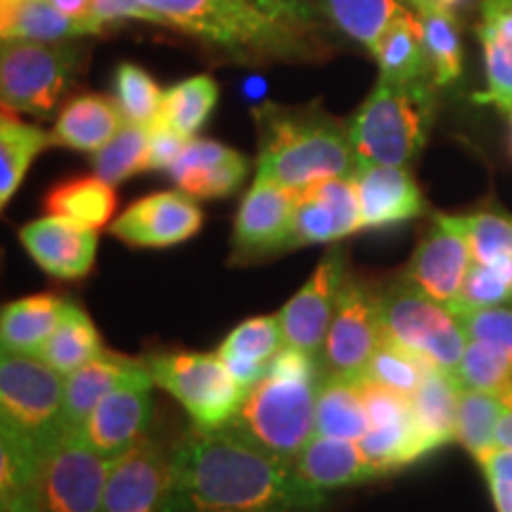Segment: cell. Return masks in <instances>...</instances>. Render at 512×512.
Listing matches in <instances>:
<instances>
[{
	"label": "cell",
	"mask_w": 512,
	"mask_h": 512,
	"mask_svg": "<svg viewBox=\"0 0 512 512\" xmlns=\"http://www.w3.org/2000/svg\"><path fill=\"white\" fill-rule=\"evenodd\" d=\"M325 503V491L306 484L292 463L221 427L192 430L171 448L159 512H320Z\"/></svg>",
	"instance_id": "cell-1"
},
{
	"label": "cell",
	"mask_w": 512,
	"mask_h": 512,
	"mask_svg": "<svg viewBox=\"0 0 512 512\" xmlns=\"http://www.w3.org/2000/svg\"><path fill=\"white\" fill-rule=\"evenodd\" d=\"M166 24L242 64L316 60L330 50L309 0H140Z\"/></svg>",
	"instance_id": "cell-2"
},
{
	"label": "cell",
	"mask_w": 512,
	"mask_h": 512,
	"mask_svg": "<svg viewBox=\"0 0 512 512\" xmlns=\"http://www.w3.org/2000/svg\"><path fill=\"white\" fill-rule=\"evenodd\" d=\"M254 117L259 128L256 176L299 192L325 178L351 176L356 171L358 159L349 126L339 124L318 105H261Z\"/></svg>",
	"instance_id": "cell-3"
},
{
	"label": "cell",
	"mask_w": 512,
	"mask_h": 512,
	"mask_svg": "<svg viewBox=\"0 0 512 512\" xmlns=\"http://www.w3.org/2000/svg\"><path fill=\"white\" fill-rule=\"evenodd\" d=\"M434 83L377 81L349 121V138L361 164L406 166L427 143L434 121Z\"/></svg>",
	"instance_id": "cell-4"
},
{
	"label": "cell",
	"mask_w": 512,
	"mask_h": 512,
	"mask_svg": "<svg viewBox=\"0 0 512 512\" xmlns=\"http://www.w3.org/2000/svg\"><path fill=\"white\" fill-rule=\"evenodd\" d=\"M320 382L266 375L249 389L228 430L271 456L294 463L316 434V396Z\"/></svg>",
	"instance_id": "cell-5"
},
{
	"label": "cell",
	"mask_w": 512,
	"mask_h": 512,
	"mask_svg": "<svg viewBox=\"0 0 512 512\" xmlns=\"http://www.w3.org/2000/svg\"><path fill=\"white\" fill-rule=\"evenodd\" d=\"M382 337L408 351L427 368L456 377L467 335L444 304L399 278L380 290Z\"/></svg>",
	"instance_id": "cell-6"
},
{
	"label": "cell",
	"mask_w": 512,
	"mask_h": 512,
	"mask_svg": "<svg viewBox=\"0 0 512 512\" xmlns=\"http://www.w3.org/2000/svg\"><path fill=\"white\" fill-rule=\"evenodd\" d=\"M143 366L157 387L181 403L200 432L226 427L247 396L216 351H159L145 356Z\"/></svg>",
	"instance_id": "cell-7"
},
{
	"label": "cell",
	"mask_w": 512,
	"mask_h": 512,
	"mask_svg": "<svg viewBox=\"0 0 512 512\" xmlns=\"http://www.w3.org/2000/svg\"><path fill=\"white\" fill-rule=\"evenodd\" d=\"M79 62L81 50L67 41H0V110L50 117L72 86Z\"/></svg>",
	"instance_id": "cell-8"
},
{
	"label": "cell",
	"mask_w": 512,
	"mask_h": 512,
	"mask_svg": "<svg viewBox=\"0 0 512 512\" xmlns=\"http://www.w3.org/2000/svg\"><path fill=\"white\" fill-rule=\"evenodd\" d=\"M62 382L41 358L0 349V425L41 453L60 437Z\"/></svg>",
	"instance_id": "cell-9"
},
{
	"label": "cell",
	"mask_w": 512,
	"mask_h": 512,
	"mask_svg": "<svg viewBox=\"0 0 512 512\" xmlns=\"http://www.w3.org/2000/svg\"><path fill=\"white\" fill-rule=\"evenodd\" d=\"M114 460L102 458L76 434H60L38 458L31 508L34 512H100Z\"/></svg>",
	"instance_id": "cell-10"
},
{
	"label": "cell",
	"mask_w": 512,
	"mask_h": 512,
	"mask_svg": "<svg viewBox=\"0 0 512 512\" xmlns=\"http://www.w3.org/2000/svg\"><path fill=\"white\" fill-rule=\"evenodd\" d=\"M380 290L366 278L347 275L335 316L320 349V366L328 375H363L382 339Z\"/></svg>",
	"instance_id": "cell-11"
},
{
	"label": "cell",
	"mask_w": 512,
	"mask_h": 512,
	"mask_svg": "<svg viewBox=\"0 0 512 512\" xmlns=\"http://www.w3.org/2000/svg\"><path fill=\"white\" fill-rule=\"evenodd\" d=\"M297 192L256 176L242 197L230 240V264H256L287 252Z\"/></svg>",
	"instance_id": "cell-12"
},
{
	"label": "cell",
	"mask_w": 512,
	"mask_h": 512,
	"mask_svg": "<svg viewBox=\"0 0 512 512\" xmlns=\"http://www.w3.org/2000/svg\"><path fill=\"white\" fill-rule=\"evenodd\" d=\"M152 387L155 382L147 370L121 382L93 408V413L74 434L102 458H119L150 430L155 415Z\"/></svg>",
	"instance_id": "cell-13"
},
{
	"label": "cell",
	"mask_w": 512,
	"mask_h": 512,
	"mask_svg": "<svg viewBox=\"0 0 512 512\" xmlns=\"http://www.w3.org/2000/svg\"><path fill=\"white\" fill-rule=\"evenodd\" d=\"M347 275V256L342 249H328L302 290L278 313L287 347L302 349L313 356L320 354Z\"/></svg>",
	"instance_id": "cell-14"
},
{
	"label": "cell",
	"mask_w": 512,
	"mask_h": 512,
	"mask_svg": "<svg viewBox=\"0 0 512 512\" xmlns=\"http://www.w3.org/2000/svg\"><path fill=\"white\" fill-rule=\"evenodd\" d=\"M204 214L195 197L183 190H162L140 197L112 221V235L128 247L166 249L195 238Z\"/></svg>",
	"instance_id": "cell-15"
},
{
	"label": "cell",
	"mask_w": 512,
	"mask_h": 512,
	"mask_svg": "<svg viewBox=\"0 0 512 512\" xmlns=\"http://www.w3.org/2000/svg\"><path fill=\"white\" fill-rule=\"evenodd\" d=\"M470 259V247L456 219L437 214L432 228L420 238L401 278L451 311L460 299Z\"/></svg>",
	"instance_id": "cell-16"
},
{
	"label": "cell",
	"mask_w": 512,
	"mask_h": 512,
	"mask_svg": "<svg viewBox=\"0 0 512 512\" xmlns=\"http://www.w3.org/2000/svg\"><path fill=\"white\" fill-rule=\"evenodd\" d=\"M363 230L361 207L351 176L325 178L297 192L287 252L337 242Z\"/></svg>",
	"instance_id": "cell-17"
},
{
	"label": "cell",
	"mask_w": 512,
	"mask_h": 512,
	"mask_svg": "<svg viewBox=\"0 0 512 512\" xmlns=\"http://www.w3.org/2000/svg\"><path fill=\"white\" fill-rule=\"evenodd\" d=\"M171 448L145 437L112 463L100 512H159L169 486Z\"/></svg>",
	"instance_id": "cell-18"
},
{
	"label": "cell",
	"mask_w": 512,
	"mask_h": 512,
	"mask_svg": "<svg viewBox=\"0 0 512 512\" xmlns=\"http://www.w3.org/2000/svg\"><path fill=\"white\" fill-rule=\"evenodd\" d=\"M19 240L38 268L57 280H81L93 271L98 233L60 216H43L19 230Z\"/></svg>",
	"instance_id": "cell-19"
},
{
	"label": "cell",
	"mask_w": 512,
	"mask_h": 512,
	"mask_svg": "<svg viewBox=\"0 0 512 512\" xmlns=\"http://www.w3.org/2000/svg\"><path fill=\"white\" fill-rule=\"evenodd\" d=\"M247 159L233 147L209 138H190L166 174L195 200H221L240 190L247 176Z\"/></svg>",
	"instance_id": "cell-20"
},
{
	"label": "cell",
	"mask_w": 512,
	"mask_h": 512,
	"mask_svg": "<svg viewBox=\"0 0 512 512\" xmlns=\"http://www.w3.org/2000/svg\"><path fill=\"white\" fill-rule=\"evenodd\" d=\"M351 181L356 185L363 230H380L411 221L425 209V197L406 166L358 162Z\"/></svg>",
	"instance_id": "cell-21"
},
{
	"label": "cell",
	"mask_w": 512,
	"mask_h": 512,
	"mask_svg": "<svg viewBox=\"0 0 512 512\" xmlns=\"http://www.w3.org/2000/svg\"><path fill=\"white\" fill-rule=\"evenodd\" d=\"M145 373L143 361L102 351L86 366L69 373L62 382V408H60V434H74L86 422L93 408L105 399L121 382Z\"/></svg>",
	"instance_id": "cell-22"
},
{
	"label": "cell",
	"mask_w": 512,
	"mask_h": 512,
	"mask_svg": "<svg viewBox=\"0 0 512 512\" xmlns=\"http://www.w3.org/2000/svg\"><path fill=\"white\" fill-rule=\"evenodd\" d=\"M292 465L306 484L320 491L358 486L382 477L363 453L361 444L349 439L318 437V434H313Z\"/></svg>",
	"instance_id": "cell-23"
},
{
	"label": "cell",
	"mask_w": 512,
	"mask_h": 512,
	"mask_svg": "<svg viewBox=\"0 0 512 512\" xmlns=\"http://www.w3.org/2000/svg\"><path fill=\"white\" fill-rule=\"evenodd\" d=\"M283 344V328H280L278 313L275 316H254L235 325L216 354L223 358L230 375L238 380L240 387L249 392L254 384L264 380L268 363Z\"/></svg>",
	"instance_id": "cell-24"
},
{
	"label": "cell",
	"mask_w": 512,
	"mask_h": 512,
	"mask_svg": "<svg viewBox=\"0 0 512 512\" xmlns=\"http://www.w3.org/2000/svg\"><path fill=\"white\" fill-rule=\"evenodd\" d=\"M126 126L119 105L100 93L76 95L57 114L55 145L72 147L76 152H98Z\"/></svg>",
	"instance_id": "cell-25"
},
{
	"label": "cell",
	"mask_w": 512,
	"mask_h": 512,
	"mask_svg": "<svg viewBox=\"0 0 512 512\" xmlns=\"http://www.w3.org/2000/svg\"><path fill=\"white\" fill-rule=\"evenodd\" d=\"M67 299L41 292L5 304L0 309V349L36 356L60 325Z\"/></svg>",
	"instance_id": "cell-26"
},
{
	"label": "cell",
	"mask_w": 512,
	"mask_h": 512,
	"mask_svg": "<svg viewBox=\"0 0 512 512\" xmlns=\"http://www.w3.org/2000/svg\"><path fill=\"white\" fill-rule=\"evenodd\" d=\"M43 209L50 216H60L64 221L98 233L112 226V216L117 211V192H114V185L98 176L64 178L46 192Z\"/></svg>",
	"instance_id": "cell-27"
},
{
	"label": "cell",
	"mask_w": 512,
	"mask_h": 512,
	"mask_svg": "<svg viewBox=\"0 0 512 512\" xmlns=\"http://www.w3.org/2000/svg\"><path fill=\"white\" fill-rule=\"evenodd\" d=\"M458 392L460 384L456 377L430 368L420 389L413 394L411 411L415 432L425 453L430 456L439 446L456 439L458 418Z\"/></svg>",
	"instance_id": "cell-28"
},
{
	"label": "cell",
	"mask_w": 512,
	"mask_h": 512,
	"mask_svg": "<svg viewBox=\"0 0 512 512\" xmlns=\"http://www.w3.org/2000/svg\"><path fill=\"white\" fill-rule=\"evenodd\" d=\"M373 55L380 64V79L389 83L432 81L430 62L422 46L418 17L403 8L380 36Z\"/></svg>",
	"instance_id": "cell-29"
},
{
	"label": "cell",
	"mask_w": 512,
	"mask_h": 512,
	"mask_svg": "<svg viewBox=\"0 0 512 512\" xmlns=\"http://www.w3.org/2000/svg\"><path fill=\"white\" fill-rule=\"evenodd\" d=\"M370 430L366 403L358 392L356 375H328L318 387L316 396V434L361 441Z\"/></svg>",
	"instance_id": "cell-30"
},
{
	"label": "cell",
	"mask_w": 512,
	"mask_h": 512,
	"mask_svg": "<svg viewBox=\"0 0 512 512\" xmlns=\"http://www.w3.org/2000/svg\"><path fill=\"white\" fill-rule=\"evenodd\" d=\"M422 29V46L434 86H448L463 74V41L451 10L439 0H408Z\"/></svg>",
	"instance_id": "cell-31"
},
{
	"label": "cell",
	"mask_w": 512,
	"mask_h": 512,
	"mask_svg": "<svg viewBox=\"0 0 512 512\" xmlns=\"http://www.w3.org/2000/svg\"><path fill=\"white\" fill-rule=\"evenodd\" d=\"M50 145H55L53 133L0 110V211L19 190L36 157Z\"/></svg>",
	"instance_id": "cell-32"
},
{
	"label": "cell",
	"mask_w": 512,
	"mask_h": 512,
	"mask_svg": "<svg viewBox=\"0 0 512 512\" xmlns=\"http://www.w3.org/2000/svg\"><path fill=\"white\" fill-rule=\"evenodd\" d=\"M102 351H105V344H102V337L91 316L79 304L67 302L60 325L50 335L38 358L53 368L57 375L67 377L74 370L86 366L88 361H93L95 356H100Z\"/></svg>",
	"instance_id": "cell-33"
},
{
	"label": "cell",
	"mask_w": 512,
	"mask_h": 512,
	"mask_svg": "<svg viewBox=\"0 0 512 512\" xmlns=\"http://www.w3.org/2000/svg\"><path fill=\"white\" fill-rule=\"evenodd\" d=\"M88 34L91 31L62 15L50 0H0V41L24 38L57 43Z\"/></svg>",
	"instance_id": "cell-34"
},
{
	"label": "cell",
	"mask_w": 512,
	"mask_h": 512,
	"mask_svg": "<svg viewBox=\"0 0 512 512\" xmlns=\"http://www.w3.org/2000/svg\"><path fill=\"white\" fill-rule=\"evenodd\" d=\"M219 105V83L209 74H195L166 88L162 110L152 126H164L183 138H195Z\"/></svg>",
	"instance_id": "cell-35"
},
{
	"label": "cell",
	"mask_w": 512,
	"mask_h": 512,
	"mask_svg": "<svg viewBox=\"0 0 512 512\" xmlns=\"http://www.w3.org/2000/svg\"><path fill=\"white\" fill-rule=\"evenodd\" d=\"M503 415L501 394L463 389L458 392L456 441L479 463L496 446V427Z\"/></svg>",
	"instance_id": "cell-36"
},
{
	"label": "cell",
	"mask_w": 512,
	"mask_h": 512,
	"mask_svg": "<svg viewBox=\"0 0 512 512\" xmlns=\"http://www.w3.org/2000/svg\"><path fill=\"white\" fill-rule=\"evenodd\" d=\"M316 3L344 34L363 43L370 53L394 17L403 10L399 0H316Z\"/></svg>",
	"instance_id": "cell-37"
},
{
	"label": "cell",
	"mask_w": 512,
	"mask_h": 512,
	"mask_svg": "<svg viewBox=\"0 0 512 512\" xmlns=\"http://www.w3.org/2000/svg\"><path fill=\"white\" fill-rule=\"evenodd\" d=\"M93 171L110 185L150 171V128L126 124L110 143L93 152Z\"/></svg>",
	"instance_id": "cell-38"
},
{
	"label": "cell",
	"mask_w": 512,
	"mask_h": 512,
	"mask_svg": "<svg viewBox=\"0 0 512 512\" xmlns=\"http://www.w3.org/2000/svg\"><path fill=\"white\" fill-rule=\"evenodd\" d=\"M456 382L463 389L505 394L512 387V351L482 342V339H472L460 358Z\"/></svg>",
	"instance_id": "cell-39"
},
{
	"label": "cell",
	"mask_w": 512,
	"mask_h": 512,
	"mask_svg": "<svg viewBox=\"0 0 512 512\" xmlns=\"http://www.w3.org/2000/svg\"><path fill=\"white\" fill-rule=\"evenodd\" d=\"M164 91L150 72L133 62H121L114 69V102L126 124L150 128L162 110Z\"/></svg>",
	"instance_id": "cell-40"
},
{
	"label": "cell",
	"mask_w": 512,
	"mask_h": 512,
	"mask_svg": "<svg viewBox=\"0 0 512 512\" xmlns=\"http://www.w3.org/2000/svg\"><path fill=\"white\" fill-rule=\"evenodd\" d=\"M512 302V256L491 261V264H475L467 268L463 290L458 304L451 313L463 309H489Z\"/></svg>",
	"instance_id": "cell-41"
},
{
	"label": "cell",
	"mask_w": 512,
	"mask_h": 512,
	"mask_svg": "<svg viewBox=\"0 0 512 512\" xmlns=\"http://www.w3.org/2000/svg\"><path fill=\"white\" fill-rule=\"evenodd\" d=\"M427 370L430 368L425 363L382 337L363 375L396 394L406 396V399H413V394L418 392L422 380H425Z\"/></svg>",
	"instance_id": "cell-42"
},
{
	"label": "cell",
	"mask_w": 512,
	"mask_h": 512,
	"mask_svg": "<svg viewBox=\"0 0 512 512\" xmlns=\"http://www.w3.org/2000/svg\"><path fill=\"white\" fill-rule=\"evenodd\" d=\"M460 233L465 235L475 264H491V261L512 256V219L510 216L479 211L470 216H453Z\"/></svg>",
	"instance_id": "cell-43"
},
{
	"label": "cell",
	"mask_w": 512,
	"mask_h": 512,
	"mask_svg": "<svg viewBox=\"0 0 512 512\" xmlns=\"http://www.w3.org/2000/svg\"><path fill=\"white\" fill-rule=\"evenodd\" d=\"M38 453L0 425V501L29 491L34 484Z\"/></svg>",
	"instance_id": "cell-44"
},
{
	"label": "cell",
	"mask_w": 512,
	"mask_h": 512,
	"mask_svg": "<svg viewBox=\"0 0 512 512\" xmlns=\"http://www.w3.org/2000/svg\"><path fill=\"white\" fill-rule=\"evenodd\" d=\"M463 325L467 339H482V342L498 344L512 351V309L489 306V309H463L453 313Z\"/></svg>",
	"instance_id": "cell-45"
},
{
	"label": "cell",
	"mask_w": 512,
	"mask_h": 512,
	"mask_svg": "<svg viewBox=\"0 0 512 512\" xmlns=\"http://www.w3.org/2000/svg\"><path fill=\"white\" fill-rule=\"evenodd\" d=\"M479 38H489L512 60V0H484Z\"/></svg>",
	"instance_id": "cell-46"
},
{
	"label": "cell",
	"mask_w": 512,
	"mask_h": 512,
	"mask_svg": "<svg viewBox=\"0 0 512 512\" xmlns=\"http://www.w3.org/2000/svg\"><path fill=\"white\" fill-rule=\"evenodd\" d=\"M93 17L102 27L114 22H126V19H138V22L147 24H166V19L159 12L150 10L140 0H93Z\"/></svg>",
	"instance_id": "cell-47"
},
{
	"label": "cell",
	"mask_w": 512,
	"mask_h": 512,
	"mask_svg": "<svg viewBox=\"0 0 512 512\" xmlns=\"http://www.w3.org/2000/svg\"><path fill=\"white\" fill-rule=\"evenodd\" d=\"M188 140L164 126H150V171H169Z\"/></svg>",
	"instance_id": "cell-48"
},
{
	"label": "cell",
	"mask_w": 512,
	"mask_h": 512,
	"mask_svg": "<svg viewBox=\"0 0 512 512\" xmlns=\"http://www.w3.org/2000/svg\"><path fill=\"white\" fill-rule=\"evenodd\" d=\"M486 479H503L512 482V448L494 446L486 456L479 460Z\"/></svg>",
	"instance_id": "cell-49"
},
{
	"label": "cell",
	"mask_w": 512,
	"mask_h": 512,
	"mask_svg": "<svg viewBox=\"0 0 512 512\" xmlns=\"http://www.w3.org/2000/svg\"><path fill=\"white\" fill-rule=\"evenodd\" d=\"M62 15L74 19L76 24L86 27L91 34H100V24L93 17V0H50Z\"/></svg>",
	"instance_id": "cell-50"
},
{
	"label": "cell",
	"mask_w": 512,
	"mask_h": 512,
	"mask_svg": "<svg viewBox=\"0 0 512 512\" xmlns=\"http://www.w3.org/2000/svg\"><path fill=\"white\" fill-rule=\"evenodd\" d=\"M0 512H34V508H31V489L0 501Z\"/></svg>",
	"instance_id": "cell-51"
},
{
	"label": "cell",
	"mask_w": 512,
	"mask_h": 512,
	"mask_svg": "<svg viewBox=\"0 0 512 512\" xmlns=\"http://www.w3.org/2000/svg\"><path fill=\"white\" fill-rule=\"evenodd\" d=\"M501 399H503V406L510 408V411H512V387L505 394H501Z\"/></svg>",
	"instance_id": "cell-52"
},
{
	"label": "cell",
	"mask_w": 512,
	"mask_h": 512,
	"mask_svg": "<svg viewBox=\"0 0 512 512\" xmlns=\"http://www.w3.org/2000/svg\"><path fill=\"white\" fill-rule=\"evenodd\" d=\"M441 5H444V8H448V10H453L456 8V5H460V3H465V0H439Z\"/></svg>",
	"instance_id": "cell-53"
},
{
	"label": "cell",
	"mask_w": 512,
	"mask_h": 512,
	"mask_svg": "<svg viewBox=\"0 0 512 512\" xmlns=\"http://www.w3.org/2000/svg\"><path fill=\"white\" fill-rule=\"evenodd\" d=\"M508 119H510V126H512V114H510V117H508Z\"/></svg>",
	"instance_id": "cell-54"
}]
</instances>
